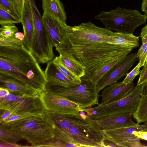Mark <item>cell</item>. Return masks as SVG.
I'll return each mask as SVG.
<instances>
[{
  "mask_svg": "<svg viewBox=\"0 0 147 147\" xmlns=\"http://www.w3.org/2000/svg\"><path fill=\"white\" fill-rule=\"evenodd\" d=\"M0 74L16 79L41 91L46 90L44 71L31 51L21 47L0 46Z\"/></svg>",
  "mask_w": 147,
  "mask_h": 147,
  "instance_id": "obj_1",
  "label": "cell"
},
{
  "mask_svg": "<svg viewBox=\"0 0 147 147\" xmlns=\"http://www.w3.org/2000/svg\"><path fill=\"white\" fill-rule=\"evenodd\" d=\"M59 55L80 64L85 68L88 77L91 76L113 59L128 55L133 49L101 42L82 45L56 47Z\"/></svg>",
  "mask_w": 147,
  "mask_h": 147,
  "instance_id": "obj_2",
  "label": "cell"
},
{
  "mask_svg": "<svg viewBox=\"0 0 147 147\" xmlns=\"http://www.w3.org/2000/svg\"><path fill=\"white\" fill-rule=\"evenodd\" d=\"M56 128L79 147H100L102 131L96 119L84 112L67 114L58 119Z\"/></svg>",
  "mask_w": 147,
  "mask_h": 147,
  "instance_id": "obj_3",
  "label": "cell"
},
{
  "mask_svg": "<svg viewBox=\"0 0 147 147\" xmlns=\"http://www.w3.org/2000/svg\"><path fill=\"white\" fill-rule=\"evenodd\" d=\"M16 132L32 147L53 138V127L45 111L42 115L19 121L0 124V126Z\"/></svg>",
  "mask_w": 147,
  "mask_h": 147,
  "instance_id": "obj_4",
  "label": "cell"
},
{
  "mask_svg": "<svg viewBox=\"0 0 147 147\" xmlns=\"http://www.w3.org/2000/svg\"><path fill=\"white\" fill-rule=\"evenodd\" d=\"M113 32L111 30L98 27L90 22L74 26L66 24L63 39L57 47L75 46L96 42L109 43Z\"/></svg>",
  "mask_w": 147,
  "mask_h": 147,
  "instance_id": "obj_5",
  "label": "cell"
},
{
  "mask_svg": "<svg viewBox=\"0 0 147 147\" xmlns=\"http://www.w3.org/2000/svg\"><path fill=\"white\" fill-rule=\"evenodd\" d=\"M95 19L100 20L105 28L118 32L133 34L136 28L144 24L147 15L137 9H127L120 7L109 11H101Z\"/></svg>",
  "mask_w": 147,
  "mask_h": 147,
  "instance_id": "obj_6",
  "label": "cell"
},
{
  "mask_svg": "<svg viewBox=\"0 0 147 147\" xmlns=\"http://www.w3.org/2000/svg\"><path fill=\"white\" fill-rule=\"evenodd\" d=\"M81 78L82 82L79 85L69 87L46 86V89L66 98L78 105L84 111L88 107L99 104V92L96 84L89 79L86 74Z\"/></svg>",
  "mask_w": 147,
  "mask_h": 147,
  "instance_id": "obj_7",
  "label": "cell"
},
{
  "mask_svg": "<svg viewBox=\"0 0 147 147\" xmlns=\"http://www.w3.org/2000/svg\"><path fill=\"white\" fill-rule=\"evenodd\" d=\"M146 82L137 85L128 94L120 100L94 108L88 107L85 110L84 112L90 118L96 119L111 115L133 114L143 94Z\"/></svg>",
  "mask_w": 147,
  "mask_h": 147,
  "instance_id": "obj_8",
  "label": "cell"
},
{
  "mask_svg": "<svg viewBox=\"0 0 147 147\" xmlns=\"http://www.w3.org/2000/svg\"><path fill=\"white\" fill-rule=\"evenodd\" d=\"M30 4L34 26L31 52L39 63H47L54 58V46L44 26L42 16L36 4Z\"/></svg>",
  "mask_w": 147,
  "mask_h": 147,
  "instance_id": "obj_9",
  "label": "cell"
},
{
  "mask_svg": "<svg viewBox=\"0 0 147 147\" xmlns=\"http://www.w3.org/2000/svg\"><path fill=\"white\" fill-rule=\"evenodd\" d=\"M0 110L2 120L15 114L45 111L39 96H21L11 92L6 96L0 97Z\"/></svg>",
  "mask_w": 147,
  "mask_h": 147,
  "instance_id": "obj_10",
  "label": "cell"
},
{
  "mask_svg": "<svg viewBox=\"0 0 147 147\" xmlns=\"http://www.w3.org/2000/svg\"><path fill=\"white\" fill-rule=\"evenodd\" d=\"M39 98L46 111L61 114L74 113L84 111L78 104L47 89L40 92Z\"/></svg>",
  "mask_w": 147,
  "mask_h": 147,
  "instance_id": "obj_11",
  "label": "cell"
},
{
  "mask_svg": "<svg viewBox=\"0 0 147 147\" xmlns=\"http://www.w3.org/2000/svg\"><path fill=\"white\" fill-rule=\"evenodd\" d=\"M142 130V125L138 123L132 126L102 130L106 138L119 147H145L140 139L133 134L134 131Z\"/></svg>",
  "mask_w": 147,
  "mask_h": 147,
  "instance_id": "obj_12",
  "label": "cell"
},
{
  "mask_svg": "<svg viewBox=\"0 0 147 147\" xmlns=\"http://www.w3.org/2000/svg\"><path fill=\"white\" fill-rule=\"evenodd\" d=\"M139 60L137 53H131L110 69L99 80L97 84L98 92L106 87L116 83L128 73L130 69Z\"/></svg>",
  "mask_w": 147,
  "mask_h": 147,
  "instance_id": "obj_13",
  "label": "cell"
},
{
  "mask_svg": "<svg viewBox=\"0 0 147 147\" xmlns=\"http://www.w3.org/2000/svg\"><path fill=\"white\" fill-rule=\"evenodd\" d=\"M135 87L132 82L125 84L123 82L109 86L102 91L100 95L101 101L98 105H102L121 99L130 92Z\"/></svg>",
  "mask_w": 147,
  "mask_h": 147,
  "instance_id": "obj_14",
  "label": "cell"
},
{
  "mask_svg": "<svg viewBox=\"0 0 147 147\" xmlns=\"http://www.w3.org/2000/svg\"><path fill=\"white\" fill-rule=\"evenodd\" d=\"M0 87L6 88L13 94L38 96L41 92L12 77L0 74Z\"/></svg>",
  "mask_w": 147,
  "mask_h": 147,
  "instance_id": "obj_15",
  "label": "cell"
},
{
  "mask_svg": "<svg viewBox=\"0 0 147 147\" xmlns=\"http://www.w3.org/2000/svg\"><path fill=\"white\" fill-rule=\"evenodd\" d=\"M21 23L23 27L24 36L23 44L27 49L31 51L34 26L32 13L28 0H25Z\"/></svg>",
  "mask_w": 147,
  "mask_h": 147,
  "instance_id": "obj_16",
  "label": "cell"
},
{
  "mask_svg": "<svg viewBox=\"0 0 147 147\" xmlns=\"http://www.w3.org/2000/svg\"><path fill=\"white\" fill-rule=\"evenodd\" d=\"M132 113L111 115L97 119L102 130L112 129L136 125L132 119Z\"/></svg>",
  "mask_w": 147,
  "mask_h": 147,
  "instance_id": "obj_17",
  "label": "cell"
},
{
  "mask_svg": "<svg viewBox=\"0 0 147 147\" xmlns=\"http://www.w3.org/2000/svg\"><path fill=\"white\" fill-rule=\"evenodd\" d=\"M44 26L50 37L54 47H56L61 42L64 35L63 24L55 18L49 16H42Z\"/></svg>",
  "mask_w": 147,
  "mask_h": 147,
  "instance_id": "obj_18",
  "label": "cell"
},
{
  "mask_svg": "<svg viewBox=\"0 0 147 147\" xmlns=\"http://www.w3.org/2000/svg\"><path fill=\"white\" fill-rule=\"evenodd\" d=\"M44 72L47 80L46 87L51 86L69 87L76 85L58 70L53 60L47 63Z\"/></svg>",
  "mask_w": 147,
  "mask_h": 147,
  "instance_id": "obj_19",
  "label": "cell"
},
{
  "mask_svg": "<svg viewBox=\"0 0 147 147\" xmlns=\"http://www.w3.org/2000/svg\"><path fill=\"white\" fill-rule=\"evenodd\" d=\"M42 16L52 17L63 24H66V15L60 0H41Z\"/></svg>",
  "mask_w": 147,
  "mask_h": 147,
  "instance_id": "obj_20",
  "label": "cell"
},
{
  "mask_svg": "<svg viewBox=\"0 0 147 147\" xmlns=\"http://www.w3.org/2000/svg\"><path fill=\"white\" fill-rule=\"evenodd\" d=\"M140 37L133 34L113 32L109 43L133 49L139 46Z\"/></svg>",
  "mask_w": 147,
  "mask_h": 147,
  "instance_id": "obj_21",
  "label": "cell"
},
{
  "mask_svg": "<svg viewBox=\"0 0 147 147\" xmlns=\"http://www.w3.org/2000/svg\"><path fill=\"white\" fill-rule=\"evenodd\" d=\"M0 147H20L17 143L24 138L16 132L0 126Z\"/></svg>",
  "mask_w": 147,
  "mask_h": 147,
  "instance_id": "obj_22",
  "label": "cell"
},
{
  "mask_svg": "<svg viewBox=\"0 0 147 147\" xmlns=\"http://www.w3.org/2000/svg\"><path fill=\"white\" fill-rule=\"evenodd\" d=\"M133 116L138 124L147 121V95L141 96Z\"/></svg>",
  "mask_w": 147,
  "mask_h": 147,
  "instance_id": "obj_23",
  "label": "cell"
},
{
  "mask_svg": "<svg viewBox=\"0 0 147 147\" xmlns=\"http://www.w3.org/2000/svg\"><path fill=\"white\" fill-rule=\"evenodd\" d=\"M128 55L120 56L109 61L94 74L88 77L93 83L96 84L104 75L113 66L121 61Z\"/></svg>",
  "mask_w": 147,
  "mask_h": 147,
  "instance_id": "obj_24",
  "label": "cell"
},
{
  "mask_svg": "<svg viewBox=\"0 0 147 147\" xmlns=\"http://www.w3.org/2000/svg\"><path fill=\"white\" fill-rule=\"evenodd\" d=\"M53 61L58 70L68 79L76 85L81 83V78L75 75L63 64L60 55L55 57Z\"/></svg>",
  "mask_w": 147,
  "mask_h": 147,
  "instance_id": "obj_25",
  "label": "cell"
},
{
  "mask_svg": "<svg viewBox=\"0 0 147 147\" xmlns=\"http://www.w3.org/2000/svg\"><path fill=\"white\" fill-rule=\"evenodd\" d=\"M63 64L76 76L81 78L86 74L84 67L80 64L61 55H59Z\"/></svg>",
  "mask_w": 147,
  "mask_h": 147,
  "instance_id": "obj_26",
  "label": "cell"
},
{
  "mask_svg": "<svg viewBox=\"0 0 147 147\" xmlns=\"http://www.w3.org/2000/svg\"><path fill=\"white\" fill-rule=\"evenodd\" d=\"M44 112H36L20 113H16L12 115L5 119L0 121V124L6 123L11 122L19 121L32 117L43 114Z\"/></svg>",
  "mask_w": 147,
  "mask_h": 147,
  "instance_id": "obj_27",
  "label": "cell"
},
{
  "mask_svg": "<svg viewBox=\"0 0 147 147\" xmlns=\"http://www.w3.org/2000/svg\"><path fill=\"white\" fill-rule=\"evenodd\" d=\"M21 23V19L16 18L0 6V24H15Z\"/></svg>",
  "mask_w": 147,
  "mask_h": 147,
  "instance_id": "obj_28",
  "label": "cell"
},
{
  "mask_svg": "<svg viewBox=\"0 0 147 147\" xmlns=\"http://www.w3.org/2000/svg\"><path fill=\"white\" fill-rule=\"evenodd\" d=\"M18 28L15 24H3L0 28V38H7L15 35L18 32Z\"/></svg>",
  "mask_w": 147,
  "mask_h": 147,
  "instance_id": "obj_29",
  "label": "cell"
},
{
  "mask_svg": "<svg viewBox=\"0 0 147 147\" xmlns=\"http://www.w3.org/2000/svg\"><path fill=\"white\" fill-rule=\"evenodd\" d=\"M23 45V41L17 38L15 34L11 37L0 38V46L19 47Z\"/></svg>",
  "mask_w": 147,
  "mask_h": 147,
  "instance_id": "obj_30",
  "label": "cell"
},
{
  "mask_svg": "<svg viewBox=\"0 0 147 147\" xmlns=\"http://www.w3.org/2000/svg\"><path fill=\"white\" fill-rule=\"evenodd\" d=\"M0 6L14 16L21 19L14 9L12 0H0Z\"/></svg>",
  "mask_w": 147,
  "mask_h": 147,
  "instance_id": "obj_31",
  "label": "cell"
},
{
  "mask_svg": "<svg viewBox=\"0 0 147 147\" xmlns=\"http://www.w3.org/2000/svg\"><path fill=\"white\" fill-rule=\"evenodd\" d=\"M141 68L140 64L138 63L136 66L130 72L126 75L125 78L122 81L125 84L132 82L133 81L140 73Z\"/></svg>",
  "mask_w": 147,
  "mask_h": 147,
  "instance_id": "obj_32",
  "label": "cell"
},
{
  "mask_svg": "<svg viewBox=\"0 0 147 147\" xmlns=\"http://www.w3.org/2000/svg\"><path fill=\"white\" fill-rule=\"evenodd\" d=\"M14 7L21 18L24 8L25 0H12Z\"/></svg>",
  "mask_w": 147,
  "mask_h": 147,
  "instance_id": "obj_33",
  "label": "cell"
},
{
  "mask_svg": "<svg viewBox=\"0 0 147 147\" xmlns=\"http://www.w3.org/2000/svg\"><path fill=\"white\" fill-rule=\"evenodd\" d=\"M140 74L137 85H140L147 82V60L143 68L140 71Z\"/></svg>",
  "mask_w": 147,
  "mask_h": 147,
  "instance_id": "obj_34",
  "label": "cell"
},
{
  "mask_svg": "<svg viewBox=\"0 0 147 147\" xmlns=\"http://www.w3.org/2000/svg\"><path fill=\"white\" fill-rule=\"evenodd\" d=\"M139 59V63L140 64L141 67H144L145 65L147 60V47Z\"/></svg>",
  "mask_w": 147,
  "mask_h": 147,
  "instance_id": "obj_35",
  "label": "cell"
},
{
  "mask_svg": "<svg viewBox=\"0 0 147 147\" xmlns=\"http://www.w3.org/2000/svg\"><path fill=\"white\" fill-rule=\"evenodd\" d=\"M133 134L140 139L147 141V131H133Z\"/></svg>",
  "mask_w": 147,
  "mask_h": 147,
  "instance_id": "obj_36",
  "label": "cell"
},
{
  "mask_svg": "<svg viewBox=\"0 0 147 147\" xmlns=\"http://www.w3.org/2000/svg\"><path fill=\"white\" fill-rule=\"evenodd\" d=\"M140 37L141 38L142 44L147 42V24L142 29Z\"/></svg>",
  "mask_w": 147,
  "mask_h": 147,
  "instance_id": "obj_37",
  "label": "cell"
},
{
  "mask_svg": "<svg viewBox=\"0 0 147 147\" xmlns=\"http://www.w3.org/2000/svg\"><path fill=\"white\" fill-rule=\"evenodd\" d=\"M103 147H119V146L106 137L103 141Z\"/></svg>",
  "mask_w": 147,
  "mask_h": 147,
  "instance_id": "obj_38",
  "label": "cell"
},
{
  "mask_svg": "<svg viewBox=\"0 0 147 147\" xmlns=\"http://www.w3.org/2000/svg\"><path fill=\"white\" fill-rule=\"evenodd\" d=\"M10 93L7 89L0 87V97H3L8 95Z\"/></svg>",
  "mask_w": 147,
  "mask_h": 147,
  "instance_id": "obj_39",
  "label": "cell"
},
{
  "mask_svg": "<svg viewBox=\"0 0 147 147\" xmlns=\"http://www.w3.org/2000/svg\"><path fill=\"white\" fill-rule=\"evenodd\" d=\"M141 9L144 14L147 15V0H143L141 4Z\"/></svg>",
  "mask_w": 147,
  "mask_h": 147,
  "instance_id": "obj_40",
  "label": "cell"
},
{
  "mask_svg": "<svg viewBox=\"0 0 147 147\" xmlns=\"http://www.w3.org/2000/svg\"><path fill=\"white\" fill-rule=\"evenodd\" d=\"M15 36L18 39L22 41L24 37V33L18 32L15 34Z\"/></svg>",
  "mask_w": 147,
  "mask_h": 147,
  "instance_id": "obj_41",
  "label": "cell"
},
{
  "mask_svg": "<svg viewBox=\"0 0 147 147\" xmlns=\"http://www.w3.org/2000/svg\"><path fill=\"white\" fill-rule=\"evenodd\" d=\"M142 130L147 131V121L145 122L143 125H142Z\"/></svg>",
  "mask_w": 147,
  "mask_h": 147,
  "instance_id": "obj_42",
  "label": "cell"
},
{
  "mask_svg": "<svg viewBox=\"0 0 147 147\" xmlns=\"http://www.w3.org/2000/svg\"><path fill=\"white\" fill-rule=\"evenodd\" d=\"M143 94L144 95H147V82L144 90Z\"/></svg>",
  "mask_w": 147,
  "mask_h": 147,
  "instance_id": "obj_43",
  "label": "cell"
},
{
  "mask_svg": "<svg viewBox=\"0 0 147 147\" xmlns=\"http://www.w3.org/2000/svg\"><path fill=\"white\" fill-rule=\"evenodd\" d=\"M29 2H32V1H35V0H28Z\"/></svg>",
  "mask_w": 147,
  "mask_h": 147,
  "instance_id": "obj_44",
  "label": "cell"
},
{
  "mask_svg": "<svg viewBox=\"0 0 147 147\" xmlns=\"http://www.w3.org/2000/svg\"><path fill=\"white\" fill-rule=\"evenodd\" d=\"M145 147H147V146H145Z\"/></svg>",
  "mask_w": 147,
  "mask_h": 147,
  "instance_id": "obj_45",
  "label": "cell"
}]
</instances>
